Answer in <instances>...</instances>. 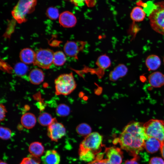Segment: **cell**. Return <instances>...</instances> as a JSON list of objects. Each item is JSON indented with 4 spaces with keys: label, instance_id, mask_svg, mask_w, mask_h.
<instances>
[{
    "label": "cell",
    "instance_id": "74e56055",
    "mask_svg": "<svg viewBox=\"0 0 164 164\" xmlns=\"http://www.w3.org/2000/svg\"><path fill=\"white\" fill-rule=\"evenodd\" d=\"M0 164H7L6 163L1 161Z\"/></svg>",
    "mask_w": 164,
    "mask_h": 164
},
{
    "label": "cell",
    "instance_id": "4dcf8cb0",
    "mask_svg": "<svg viewBox=\"0 0 164 164\" xmlns=\"http://www.w3.org/2000/svg\"><path fill=\"white\" fill-rule=\"evenodd\" d=\"M31 156L28 157L23 158L20 164H40V162L37 159L36 157Z\"/></svg>",
    "mask_w": 164,
    "mask_h": 164
},
{
    "label": "cell",
    "instance_id": "603a6c76",
    "mask_svg": "<svg viewBox=\"0 0 164 164\" xmlns=\"http://www.w3.org/2000/svg\"><path fill=\"white\" fill-rule=\"evenodd\" d=\"M66 61V57L63 52L59 51L54 53L53 63L55 65L62 66L65 63Z\"/></svg>",
    "mask_w": 164,
    "mask_h": 164
},
{
    "label": "cell",
    "instance_id": "f1b7e54d",
    "mask_svg": "<svg viewBox=\"0 0 164 164\" xmlns=\"http://www.w3.org/2000/svg\"><path fill=\"white\" fill-rule=\"evenodd\" d=\"M96 155L94 152L89 151L82 155L79 156V158L82 161L90 162L95 159Z\"/></svg>",
    "mask_w": 164,
    "mask_h": 164
},
{
    "label": "cell",
    "instance_id": "6da1fadb",
    "mask_svg": "<svg viewBox=\"0 0 164 164\" xmlns=\"http://www.w3.org/2000/svg\"><path fill=\"white\" fill-rule=\"evenodd\" d=\"M149 136L143 124L138 122L129 123L124 128L114 143L118 142L121 148L134 156L144 147L145 142Z\"/></svg>",
    "mask_w": 164,
    "mask_h": 164
},
{
    "label": "cell",
    "instance_id": "83f0119b",
    "mask_svg": "<svg viewBox=\"0 0 164 164\" xmlns=\"http://www.w3.org/2000/svg\"><path fill=\"white\" fill-rule=\"evenodd\" d=\"M46 15L50 19L56 20L59 18L60 14L58 9L56 7H50L46 11Z\"/></svg>",
    "mask_w": 164,
    "mask_h": 164
},
{
    "label": "cell",
    "instance_id": "9a60e30c",
    "mask_svg": "<svg viewBox=\"0 0 164 164\" xmlns=\"http://www.w3.org/2000/svg\"><path fill=\"white\" fill-rule=\"evenodd\" d=\"M36 53L30 48H25L22 50L19 53V58L21 62L26 64L33 63Z\"/></svg>",
    "mask_w": 164,
    "mask_h": 164
},
{
    "label": "cell",
    "instance_id": "30bf717a",
    "mask_svg": "<svg viewBox=\"0 0 164 164\" xmlns=\"http://www.w3.org/2000/svg\"><path fill=\"white\" fill-rule=\"evenodd\" d=\"M105 152L107 159L111 164H121L123 156L119 148L115 147H107Z\"/></svg>",
    "mask_w": 164,
    "mask_h": 164
},
{
    "label": "cell",
    "instance_id": "e0dca14e",
    "mask_svg": "<svg viewBox=\"0 0 164 164\" xmlns=\"http://www.w3.org/2000/svg\"><path fill=\"white\" fill-rule=\"evenodd\" d=\"M159 57L155 54L148 56L145 60L146 66L149 71L155 70L159 68L161 65Z\"/></svg>",
    "mask_w": 164,
    "mask_h": 164
},
{
    "label": "cell",
    "instance_id": "1f68e13d",
    "mask_svg": "<svg viewBox=\"0 0 164 164\" xmlns=\"http://www.w3.org/2000/svg\"><path fill=\"white\" fill-rule=\"evenodd\" d=\"M70 2L75 6H80L84 5V2L87 5H91V0H70Z\"/></svg>",
    "mask_w": 164,
    "mask_h": 164
},
{
    "label": "cell",
    "instance_id": "d4e9b609",
    "mask_svg": "<svg viewBox=\"0 0 164 164\" xmlns=\"http://www.w3.org/2000/svg\"><path fill=\"white\" fill-rule=\"evenodd\" d=\"M91 130L90 126L86 123L79 124L76 128V132L79 135L86 136L91 133Z\"/></svg>",
    "mask_w": 164,
    "mask_h": 164
},
{
    "label": "cell",
    "instance_id": "8992f818",
    "mask_svg": "<svg viewBox=\"0 0 164 164\" xmlns=\"http://www.w3.org/2000/svg\"><path fill=\"white\" fill-rule=\"evenodd\" d=\"M146 133L149 137L155 138L162 143H164V121L150 120L143 124Z\"/></svg>",
    "mask_w": 164,
    "mask_h": 164
},
{
    "label": "cell",
    "instance_id": "836d02e7",
    "mask_svg": "<svg viewBox=\"0 0 164 164\" xmlns=\"http://www.w3.org/2000/svg\"><path fill=\"white\" fill-rule=\"evenodd\" d=\"M6 112V110L5 106L3 104H1L0 105V119L1 121L4 120Z\"/></svg>",
    "mask_w": 164,
    "mask_h": 164
},
{
    "label": "cell",
    "instance_id": "8d00e7d4",
    "mask_svg": "<svg viewBox=\"0 0 164 164\" xmlns=\"http://www.w3.org/2000/svg\"><path fill=\"white\" fill-rule=\"evenodd\" d=\"M88 164H98L96 159L93 161L89 162Z\"/></svg>",
    "mask_w": 164,
    "mask_h": 164
},
{
    "label": "cell",
    "instance_id": "d6986e66",
    "mask_svg": "<svg viewBox=\"0 0 164 164\" xmlns=\"http://www.w3.org/2000/svg\"><path fill=\"white\" fill-rule=\"evenodd\" d=\"M21 122L25 128L30 129L33 127L36 123V118L34 114L30 113H27L23 114L21 117Z\"/></svg>",
    "mask_w": 164,
    "mask_h": 164
},
{
    "label": "cell",
    "instance_id": "52a82bcc",
    "mask_svg": "<svg viewBox=\"0 0 164 164\" xmlns=\"http://www.w3.org/2000/svg\"><path fill=\"white\" fill-rule=\"evenodd\" d=\"M54 53L49 49L38 50L36 52L33 64L43 69H49L53 62Z\"/></svg>",
    "mask_w": 164,
    "mask_h": 164
},
{
    "label": "cell",
    "instance_id": "4316f807",
    "mask_svg": "<svg viewBox=\"0 0 164 164\" xmlns=\"http://www.w3.org/2000/svg\"><path fill=\"white\" fill-rule=\"evenodd\" d=\"M70 108L64 104H60L56 108V114L59 116L65 117L68 115L70 113Z\"/></svg>",
    "mask_w": 164,
    "mask_h": 164
},
{
    "label": "cell",
    "instance_id": "5b68a950",
    "mask_svg": "<svg viewBox=\"0 0 164 164\" xmlns=\"http://www.w3.org/2000/svg\"><path fill=\"white\" fill-rule=\"evenodd\" d=\"M37 2V0H19L11 12L18 23H21L27 21L26 15L34 11Z\"/></svg>",
    "mask_w": 164,
    "mask_h": 164
},
{
    "label": "cell",
    "instance_id": "7402d4cb",
    "mask_svg": "<svg viewBox=\"0 0 164 164\" xmlns=\"http://www.w3.org/2000/svg\"><path fill=\"white\" fill-rule=\"evenodd\" d=\"M96 64L100 69L104 70L110 67L111 62L109 57L106 54H104L97 58Z\"/></svg>",
    "mask_w": 164,
    "mask_h": 164
},
{
    "label": "cell",
    "instance_id": "7c38bea8",
    "mask_svg": "<svg viewBox=\"0 0 164 164\" xmlns=\"http://www.w3.org/2000/svg\"><path fill=\"white\" fill-rule=\"evenodd\" d=\"M41 159L43 164H59L60 160V155L54 150H47Z\"/></svg>",
    "mask_w": 164,
    "mask_h": 164
},
{
    "label": "cell",
    "instance_id": "44dd1931",
    "mask_svg": "<svg viewBox=\"0 0 164 164\" xmlns=\"http://www.w3.org/2000/svg\"><path fill=\"white\" fill-rule=\"evenodd\" d=\"M146 16L144 10L141 7H135L132 10L130 15L131 19L134 22H140L144 20Z\"/></svg>",
    "mask_w": 164,
    "mask_h": 164
},
{
    "label": "cell",
    "instance_id": "e575fe53",
    "mask_svg": "<svg viewBox=\"0 0 164 164\" xmlns=\"http://www.w3.org/2000/svg\"><path fill=\"white\" fill-rule=\"evenodd\" d=\"M137 156H134L132 159L126 161L125 164H139L137 161Z\"/></svg>",
    "mask_w": 164,
    "mask_h": 164
},
{
    "label": "cell",
    "instance_id": "277c9868",
    "mask_svg": "<svg viewBox=\"0 0 164 164\" xmlns=\"http://www.w3.org/2000/svg\"><path fill=\"white\" fill-rule=\"evenodd\" d=\"M54 83L55 94L57 95H69L77 87L72 73L60 75L55 80Z\"/></svg>",
    "mask_w": 164,
    "mask_h": 164
},
{
    "label": "cell",
    "instance_id": "3957f363",
    "mask_svg": "<svg viewBox=\"0 0 164 164\" xmlns=\"http://www.w3.org/2000/svg\"><path fill=\"white\" fill-rule=\"evenodd\" d=\"M103 137L97 132H91L86 136L80 145L79 155L91 151L96 155L101 150Z\"/></svg>",
    "mask_w": 164,
    "mask_h": 164
},
{
    "label": "cell",
    "instance_id": "cb8c5ba5",
    "mask_svg": "<svg viewBox=\"0 0 164 164\" xmlns=\"http://www.w3.org/2000/svg\"><path fill=\"white\" fill-rule=\"evenodd\" d=\"M50 114L46 112L41 114L38 118V121L40 125L43 126H48L53 121Z\"/></svg>",
    "mask_w": 164,
    "mask_h": 164
},
{
    "label": "cell",
    "instance_id": "d590c367",
    "mask_svg": "<svg viewBox=\"0 0 164 164\" xmlns=\"http://www.w3.org/2000/svg\"><path fill=\"white\" fill-rule=\"evenodd\" d=\"M160 149L162 155L164 159V143H162Z\"/></svg>",
    "mask_w": 164,
    "mask_h": 164
},
{
    "label": "cell",
    "instance_id": "484cf974",
    "mask_svg": "<svg viewBox=\"0 0 164 164\" xmlns=\"http://www.w3.org/2000/svg\"><path fill=\"white\" fill-rule=\"evenodd\" d=\"M28 70V67L26 64L22 62L17 63L14 67V72L19 76H22L25 75Z\"/></svg>",
    "mask_w": 164,
    "mask_h": 164
},
{
    "label": "cell",
    "instance_id": "f546056e",
    "mask_svg": "<svg viewBox=\"0 0 164 164\" xmlns=\"http://www.w3.org/2000/svg\"><path fill=\"white\" fill-rule=\"evenodd\" d=\"M12 135V132L9 128L3 126L0 127V137L2 139L6 140L9 139Z\"/></svg>",
    "mask_w": 164,
    "mask_h": 164
},
{
    "label": "cell",
    "instance_id": "f35d334b",
    "mask_svg": "<svg viewBox=\"0 0 164 164\" xmlns=\"http://www.w3.org/2000/svg\"></svg>",
    "mask_w": 164,
    "mask_h": 164
},
{
    "label": "cell",
    "instance_id": "8fae6325",
    "mask_svg": "<svg viewBox=\"0 0 164 164\" xmlns=\"http://www.w3.org/2000/svg\"><path fill=\"white\" fill-rule=\"evenodd\" d=\"M59 22L63 27L66 28L74 26L77 22V18L72 12L65 11L62 12L59 18Z\"/></svg>",
    "mask_w": 164,
    "mask_h": 164
},
{
    "label": "cell",
    "instance_id": "4fadbf2b",
    "mask_svg": "<svg viewBox=\"0 0 164 164\" xmlns=\"http://www.w3.org/2000/svg\"><path fill=\"white\" fill-rule=\"evenodd\" d=\"M128 71L127 66L123 64H120L114 68L110 73L109 78L110 80L115 81L119 78L125 76Z\"/></svg>",
    "mask_w": 164,
    "mask_h": 164
},
{
    "label": "cell",
    "instance_id": "ac0fdd59",
    "mask_svg": "<svg viewBox=\"0 0 164 164\" xmlns=\"http://www.w3.org/2000/svg\"><path fill=\"white\" fill-rule=\"evenodd\" d=\"M44 75L43 71L38 68L32 69L29 75V79L30 82L34 84H39L43 82L44 80Z\"/></svg>",
    "mask_w": 164,
    "mask_h": 164
},
{
    "label": "cell",
    "instance_id": "d6a6232c",
    "mask_svg": "<svg viewBox=\"0 0 164 164\" xmlns=\"http://www.w3.org/2000/svg\"><path fill=\"white\" fill-rule=\"evenodd\" d=\"M149 164H164V161L159 157H153L150 159Z\"/></svg>",
    "mask_w": 164,
    "mask_h": 164
},
{
    "label": "cell",
    "instance_id": "9c48e42d",
    "mask_svg": "<svg viewBox=\"0 0 164 164\" xmlns=\"http://www.w3.org/2000/svg\"><path fill=\"white\" fill-rule=\"evenodd\" d=\"M86 44L83 41H67L64 46V51L69 56L78 59V53L83 50Z\"/></svg>",
    "mask_w": 164,
    "mask_h": 164
},
{
    "label": "cell",
    "instance_id": "2e32d148",
    "mask_svg": "<svg viewBox=\"0 0 164 164\" xmlns=\"http://www.w3.org/2000/svg\"><path fill=\"white\" fill-rule=\"evenodd\" d=\"M162 144V142L157 138L149 137L145 142L144 147L148 152L153 153L160 149Z\"/></svg>",
    "mask_w": 164,
    "mask_h": 164
},
{
    "label": "cell",
    "instance_id": "5bb4252c",
    "mask_svg": "<svg viewBox=\"0 0 164 164\" xmlns=\"http://www.w3.org/2000/svg\"><path fill=\"white\" fill-rule=\"evenodd\" d=\"M149 83L154 87H159L164 85V74L159 71L154 72L148 77Z\"/></svg>",
    "mask_w": 164,
    "mask_h": 164
},
{
    "label": "cell",
    "instance_id": "7a4b0ae2",
    "mask_svg": "<svg viewBox=\"0 0 164 164\" xmlns=\"http://www.w3.org/2000/svg\"><path fill=\"white\" fill-rule=\"evenodd\" d=\"M149 18L152 29L164 35V1L154 4L152 9L149 14Z\"/></svg>",
    "mask_w": 164,
    "mask_h": 164
},
{
    "label": "cell",
    "instance_id": "ba28073f",
    "mask_svg": "<svg viewBox=\"0 0 164 164\" xmlns=\"http://www.w3.org/2000/svg\"><path fill=\"white\" fill-rule=\"evenodd\" d=\"M47 133L51 140L57 142L65 135L66 130L63 124L53 118L51 123L48 126Z\"/></svg>",
    "mask_w": 164,
    "mask_h": 164
},
{
    "label": "cell",
    "instance_id": "ffe728a7",
    "mask_svg": "<svg viewBox=\"0 0 164 164\" xmlns=\"http://www.w3.org/2000/svg\"><path fill=\"white\" fill-rule=\"evenodd\" d=\"M44 147L40 142H34L30 145L29 150L31 155L38 157L41 156L44 152Z\"/></svg>",
    "mask_w": 164,
    "mask_h": 164
}]
</instances>
